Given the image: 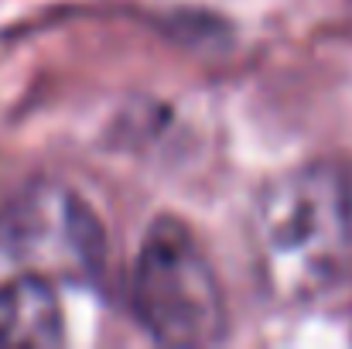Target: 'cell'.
Segmentation results:
<instances>
[{
    "instance_id": "6da1fadb",
    "label": "cell",
    "mask_w": 352,
    "mask_h": 349,
    "mask_svg": "<svg viewBox=\"0 0 352 349\" xmlns=\"http://www.w3.org/2000/svg\"><path fill=\"white\" fill-rule=\"evenodd\" d=\"M250 246L277 302H318L352 277V175L308 165L274 178L253 202Z\"/></svg>"
},
{
    "instance_id": "7a4b0ae2",
    "label": "cell",
    "mask_w": 352,
    "mask_h": 349,
    "mask_svg": "<svg viewBox=\"0 0 352 349\" xmlns=\"http://www.w3.org/2000/svg\"><path fill=\"white\" fill-rule=\"evenodd\" d=\"M133 312L164 346H216L226 336L219 277L182 220L161 216L133 267Z\"/></svg>"
},
{
    "instance_id": "3957f363",
    "label": "cell",
    "mask_w": 352,
    "mask_h": 349,
    "mask_svg": "<svg viewBox=\"0 0 352 349\" xmlns=\"http://www.w3.org/2000/svg\"><path fill=\"white\" fill-rule=\"evenodd\" d=\"M0 246L17 260L52 264V271L86 281L103 264V230L69 192H34L0 216Z\"/></svg>"
},
{
    "instance_id": "277c9868",
    "label": "cell",
    "mask_w": 352,
    "mask_h": 349,
    "mask_svg": "<svg viewBox=\"0 0 352 349\" xmlns=\"http://www.w3.org/2000/svg\"><path fill=\"white\" fill-rule=\"evenodd\" d=\"M62 339V308L41 274H17L0 284V349H41Z\"/></svg>"
}]
</instances>
